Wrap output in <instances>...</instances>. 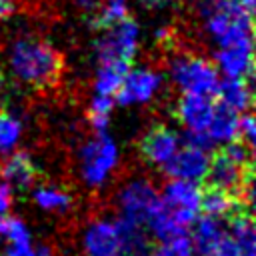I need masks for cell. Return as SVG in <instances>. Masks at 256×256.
I'll list each match as a JSON object with an SVG mask.
<instances>
[{"mask_svg":"<svg viewBox=\"0 0 256 256\" xmlns=\"http://www.w3.org/2000/svg\"><path fill=\"white\" fill-rule=\"evenodd\" d=\"M100 32L102 36L96 40L98 62L100 64H132L136 42H138V24L126 16L118 24Z\"/></svg>","mask_w":256,"mask_h":256,"instance_id":"3","label":"cell"},{"mask_svg":"<svg viewBox=\"0 0 256 256\" xmlns=\"http://www.w3.org/2000/svg\"><path fill=\"white\" fill-rule=\"evenodd\" d=\"M230 2H238V4H240V2H242V0H230Z\"/></svg>","mask_w":256,"mask_h":256,"instance_id":"29","label":"cell"},{"mask_svg":"<svg viewBox=\"0 0 256 256\" xmlns=\"http://www.w3.org/2000/svg\"><path fill=\"white\" fill-rule=\"evenodd\" d=\"M16 10V0H0V22L8 20Z\"/></svg>","mask_w":256,"mask_h":256,"instance_id":"26","label":"cell"},{"mask_svg":"<svg viewBox=\"0 0 256 256\" xmlns=\"http://www.w3.org/2000/svg\"><path fill=\"white\" fill-rule=\"evenodd\" d=\"M80 154H82V176L92 186H98L108 178L118 158L114 142L104 132H98L96 138L86 142Z\"/></svg>","mask_w":256,"mask_h":256,"instance_id":"5","label":"cell"},{"mask_svg":"<svg viewBox=\"0 0 256 256\" xmlns=\"http://www.w3.org/2000/svg\"><path fill=\"white\" fill-rule=\"evenodd\" d=\"M238 210H252L228 190L200 184V212L212 218H228Z\"/></svg>","mask_w":256,"mask_h":256,"instance_id":"13","label":"cell"},{"mask_svg":"<svg viewBox=\"0 0 256 256\" xmlns=\"http://www.w3.org/2000/svg\"><path fill=\"white\" fill-rule=\"evenodd\" d=\"M172 78L184 92H196L214 96L218 86V70L216 66L194 54H176L170 62Z\"/></svg>","mask_w":256,"mask_h":256,"instance_id":"2","label":"cell"},{"mask_svg":"<svg viewBox=\"0 0 256 256\" xmlns=\"http://www.w3.org/2000/svg\"><path fill=\"white\" fill-rule=\"evenodd\" d=\"M14 74L36 90H52L64 76V56L42 38H20L10 48Z\"/></svg>","mask_w":256,"mask_h":256,"instance_id":"1","label":"cell"},{"mask_svg":"<svg viewBox=\"0 0 256 256\" xmlns=\"http://www.w3.org/2000/svg\"><path fill=\"white\" fill-rule=\"evenodd\" d=\"M214 98L226 106H230L236 112H248L252 108L254 92H252V80L246 78H232L226 76L222 82L218 80Z\"/></svg>","mask_w":256,"mask_h":256,"instance_id":"15","label":"cell"},{"mask_svg":"<svg viewBox=\"0 0 256 256\" xmlns=\"http://www.w3.org/2000/svg\"><path fill=\"white\" fill-rule=\"evenodd\" d=\"M216 62L226 76L232 78H254V48L252 44L222 46L216 52Z\"/></svg>","mask_w":256,"mask_h":256,"instance_id":"12","label":"cell"},{"mask_svg":"<svg viewBox=\"0 0 256 256\" xmlns=\"http://www.w3.org/2000/svg\"><path fill=\"white\" fill-rule=\"evenodd\" d=\"M12 206V188L6 182H0V216L8 212Z\"/></svg>","mask_w":256,"mask_h":256,"instance_id":"25","label":"cell"},{"mask_svg":"<svg viewBox=\"0 0 256 256\" xmlns=\"http://www.w3.org/2000/svg\"><path fill=\"white\" fill-rule=\"evenodd\" d=\"M78 2V6L88 14V16H92V12L98 8V4H100V0H76Z\"/></svg>","mask_w":256,"mask_h":256,"instance_id":"27","label":"cell"},{"mask_svg":"<svg viewBox=\"0 0 256 256\" xmlns=\"http://www.w3.org/2000/svg\"><path fill=\"white\" fill-rule=\"evenodd\" d=\"M224 238V228L220 226L218 218L206 216L202 214L196 222H194V230H192V250L198 256H214L220 240Z\"/></svg>","mask_w":256,"mask_h":256,"instance_id":"17","label":"cell"},{"mask_svg":"<svg viewBox=\"0 0 256 256\" xmlns=\"http://www.w3.org/2000/svg\"><path fill=\"white\" fill-rule=\"evenodd\" d=\"M180 146V136L166 124L150 126L138 140L140 156L150 164H164Z\"/></svg>","mask_w":256,"mask_h":256,"instance_id":"8","label":"cell"},{"mask_svg":"<svg viewBox=\"0 0 256 256\" xmlns=\"http://www.w3.org/2000/svg\"><path fill=\"white\" fill-rule=\"evenodd\" d=\"M20 122L6 108L0 106V152L10 150L20 138Z\"/></svg>","mask_w":256,"mask_h":256,"instance_id":"21","label":"cell"},{"mask_svg":"<svg viewBox=\"0 0 256 256\" xmlns=\"http://www.w3.org/2000/svg\"><path fill=\"white\" fill-rule=\"evenodd\" d=\"M0 178L10 188H16L18 192H24V190L32 188V184L38 180V168L32 162L28 152L18 150V152L10 154L0 164Z\"/></svg>","mask_w":256,"mask_h":256,"instance_id":"11","label":"cell"},{"mask_svg":"<svg viewBox=\"0 0 256 256\" xmlns=\"http://www.w3.org/2000/svg\"><path fill=\"white\" fill-rule=\"evenodd\" d=\"M208 168V152L200 146L186 144L178 146V150L162 164L164 174L170 178H182L190 182H202L204 172Z\"/></svg>","mask_w":256,"mask_h":256,"instance_id":"7","label":"cell"},{"mask_svg":"<svg viewBox=\"0 0 256 256\" xmlns=\"http://www.w3.org/2000/svg\"><path fill=\"white\" fill-rule=\"evenodd\" d=\"M34 256H60L52 246H46V244H42V246H38V250H36V254Z\"/></svg>","mask_w":256,"mask_h":256,"instance_id":"28","label":"cell"},{"mask_svg":"<svg viewBox=\"0 0 256 256\" xmlns=\"http://www.w3.org/2000/svg\"><path fill=\"white\" fill-rule=\"evenodd\" d=\"M114 224L118 232V256H150L154 244L146 236L144 226H138L122 216Z\"/></svg>","mask_w":256,"mask_h":256,"instance_id":"16","label":"cell"},{"mask_svg":"<svg viewBox=\"0 0 256 256\" xmlns=\"http://www.w3.org/2000/svg\"><path fill=\"white\" fill-rule=\"evenodd\" d=\"M128 70L130 64H100L96 74V92L104 96H114Z\"/></svg>","mask_w":256,"mask_h":256,"instance_id":"19","label":"cell"},{"mask_svg":"<svg viewBox=\"0 0 256 256\" xmlns=\"http://www.w3.org/2000/svg\"><path fill=\"white\" fill-rule=\"evenodd\" d=\"M214 96L196 94V92H184L178 98L176 114L178 120L190 130V132H206L214 114Z\"/></svg>","mask_w":256,"mask_h":256,"instance_id":"9","label":"cell"},{"mask_svg":"<svg viewBox=\"0 0 256 256\" xmlns=\"http://www.w3.org/2000/svg\"><path fill=\"white\" fill-rule=\"evenodd\" d=\"M120 208L122 218L138 226H148L152 216L162 208V196L150 182L132 180L120 192Z\"/></svg>","mask_w":256,"mask_h":256,"instance_id":"4","label":"cell"},{"mask_svg":"<svg viewBox=\"0 0 256 256\" xmlns=\"http://www.w3.org/2000/svg\"><path fill=\"white\" fill-rule=\"evenodd\" d=\"M238 118H240V112L232 110L230 106L222 104L216 100L214 104V114H212V120H210V126H208V136L212 138V142H230L236 138V132H238Z\"/></svg>","mask_w":256,"mask_h":256,"instance_id":"18","label":"cell"},{"mask_svg":"<svg viewBox=\"0 0 256 256\" xmlns=\"http://www.w3.org/2000/svg\"><path fill=\"white\" fill-rule=\"evenodd\" d=\"M112 96H104V94H96L92 104H90V114H104V116H110V110H112Z\"/></svg>","mask_w":256,"mask_h":256,"instance_id":"24","label":"cell"},{"mask_svg":"<svg viewBox=\"0 0 256 256\" xmlns=\"http://www.w3.org/2000/svg\"><path fill=\"white\" fill-rule=\"evenodd\" d=\"M34 200L40 208L44 210H66L70 206V194L64 192L62 188H54V186H42L36 190Z\"/></svg>","mask_w":256,"mask_h":256,"instance_id":"20","label":"cell"},{"mask_svg":"<svg viewBox=\"0 0 256 256\" xmlns=\"http://www.w3.org/2000/svg\"><path fill=\"white\" fill-rule=\"evenodd\" d=\"M84 250L88 256H118V232L114 222L96 220L84 234Z\"/></svg>","mask_w":256,"mask_h":256,"instance_id":"14","label":"cell"},{"mask_svg":"<svg viewBox=\"0 0 256 256\" xmlns=\"http://www.w3.org/2000/svg\"><path fill=\"white\" fill-rule=\"evenodd\" d=\"M160 76L152 70L138 68L128 70L120 82V88L116 90V98L120 104H134V102H146L152 98L156 88L160 86Z\"/></svg>","mask_w":256,"mask_h":256,"instance_id":"10","label":"cell"},{"mask_svg":"<svg viewBox=\"0 0 256 256\" xmlns=\"http://www.w3.org/2000/svg\"><path fill=\"white\" fill-rule=\"evenodd\" d=\"M162 202L178 222L190 228L200 212V188L190 180L170 178L164 184Z\"/></svg>","mask_w":256,"mask_h":256,"instance_id":"6","label":"cell"},{"mask_svg":"<svg viewBox=\"0 0 256 256\" xmlns=\"http://www.w3.org/2000/svg\"><path fill=\"white\" fill-rule=\"evenodd\" d=\"M150 256H192V244L188 234L162 240L160 246H152Z\"/></svg>","mask_w":256,"mask_h":256,"instance_id":"22","label":"cell"},{"mask_svg":"<svg viewBox=\"0 0 256 256\" xmlns=\"http://www.w3.org/2000/svg\"><path fill=\"white\" fill-rule=\"evenodd\" d=\"M214 256H246V252L236 244V240L232 236H226L224 234V238L220 240Z\"/></svg>","mask_w":256,"mask_h":256,"instance_id":"23","label":"cell"}]
</instances>
